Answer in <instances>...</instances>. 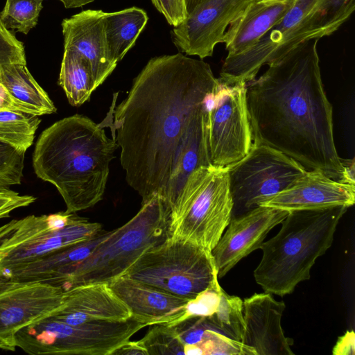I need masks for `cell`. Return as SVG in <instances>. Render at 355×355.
I'll use <instances>...</instances> for the list:
<instances>
[{
  "label": "cell",
  "mask_w": 355,
  "mask_h": 355,
  "mask_svg": "<svg viewBox=\"0 0 355 355\" xmlns=\"http://www.w3.org/2000/svg\"><path fill=\"white\" fill-rule=\"evenodd\" d=\"M219 85L209 64L182 53L151 58L126 98L111 108L128 185L141 203L159 196L171 209L189 175L209 163L208 112Z\"/></svg>",
  "instance_id": "obj_1"
},
{
  "label": "cell",
  "mask_w": 355,
  "mask_h": 355,
  "mask_svg": "<svg viewBox=\"0 0 355 355\" xmlns=\"http://www.w3.org/2000/svg\"><path fill=\"white\" fill-rule=\"evenodd\" d=\"M305 40L246 84L253 143L275 148L306 170L354 183V167L338 154L333 110L322 82L317 44Z\"/></svg>",
  "instance_id": "obj_2"
},
{
  "label": "cell",
  "mask_w": 355,
  "mask_h": 355,
  "mask_svg": "<svg viewBox=\"0 0 355 355\" xmlns=\"http://www.w3.org/2000/svg\"><path fill=\"white\" fill-rule=\"evenodd\" d=\"M118 144L102 125L75 114L45 129L33 154L36 175L55 187L66 211L89 209L103 199Z\"/></svg>",
  "instance_id": "obj_3"
},
{
  "label": "cell",
  "mask_w": 355,
  "mask_h": 355,
  "mask_svg": "<svg viewBox=\"0 0 355 355\" xmlns=\"http://www.w3.org/2000/svg\"><path fill=\"white\" fill-rule=\"evenodd\" d=\"M348 207L289 211L279 232L263 241L262 258L254 271L265 292L283 297L311 277L316 259L331 246L337 225Z\"/></svg>",
  "instance_id": "obj_4"
},
{
  "label": "cell",
  "mask_w": 355,
  "mask_h": 355,
  "mask_svg": "<svg viewBox=\"0 0 355 355\" xmlns=\"http://www.w3.org/2000/svg\"><path fill=\"white\" fill-rule=\"evenodd\" d=\"M170 218L171 209L160 196L141 203L131 219L110 231L76 267L64 291L85 284H109L124 275L142 254L170 237Z\"/></svg>",
  "instance_id": "obj_5"
},
{
  "label": "cell",
  "mask_w": 355,
  "mask_h": 355,
  "mask_svg": "<svg viewBox=\"0 0 355 355\" xmlns=\"http://www.w3.org/2000/svg\"><path fill=\"white\" fill-rule=\"evenodd\" d=\"M232 211L227 167L201 166L189 175L171 209L170 237L211 252Z\"/></svg>",
  "instance_id": "obj_6"
},
{
  "label": "cell",
  "mask_w": 355,
  "mask_h": 355,
  "mask_svg": "<svg viewBox=\"0 0 355 355\" xmlns=\"http://www.w3.org/2000/svg\"><path fill=\"white\" fill-rule=\"evenodd\" d=\"M320 0H297L291 9L245 51L227 55L218 80L227 85L248 83L261 68L288 53L302 42L333 34L341 26L320 6Z\"/></svg>",
  "instance_id": "obj_7"
},
{
  "label": "cell",
  "mask_w": 355,
  "mask_h": 355,
  "mask_svg": "<svg viewBox=\"0 0 355 355\" xmlns=\"http://www.w3.org/2000/svg\"><path fill=\"white\" fill-rule=\"evenodd\" d=\"M66 211L29 215L0 226V279L60 248L88 240L103 230Z\"/></svg>",
  "instance_id": "obj_8"
},
{
  "label": "cell",
  "mask_w": 355,
  "mask_h": 355,
  "mask_svg": "<svg viewBox=\"0 0 355 355\" xmlns=\"http://www.w3.org/2000/svg\"><path fill=\"white\" fill-rule=\"evenodd\" d=\"M124 275L187 300L218 279L211 251L171 237L142 254Z\"/></svg>",
  "instance_id": "obj_9"
},
{
  "label": "cell",
  "mask_w": 355,
  "mask_h": 355,
  "mask_svg": "<svg viewBox=\"0 0 355 355\" xmlns=\"http://www.w3.org/2000/svg\"><path fill=\"white\" fill-rule=\"evenodd\" d=\"M148 325L134 317L119 322H89L78 325L48 315L15 334L16 347L28 354L112 355Z\"/></svg>",
  "instance_id": "obj_10"
},
{
  "label": "cell",
  "mask_w": 355,
  "mask_h": 355,
  "mask_svg": "<svg viewBox=\"0 0 355 355\" xmlns=\"http://www.w3.org/2000/svg\"><path fill=\"white\" fill-rule=\"evenodd\" d=\"M227 168L232 217L259 207L261 202L291 186L306 171L282 152L254 143L242 159Z\"/></svg>",
  "instance_id": "obj_11"
},
{
  "label": "cell",
  "mask_w": 355,
  "mask_h": 355,
  "mask_svg": "<svg viewBox=\"0 0 355 355\" xmlns=\"http://www.w3.org/2000/svg\"><path fill=\"white\" fill-rule=\"evenodd\" d=\"M207 143L209 163L216 167L230 166L249 153L253 140L246 83L227 85L219 80L209 108Z\"/></svg>",
  "instance_id": "obj_12"
},
{
  "label": "cell",
  "mask_w": 355,
  "mask_h": 355,
  "mask_svg": "<svg viewBox=\"0 0 355 355\" xmlns=\"http://www.w3.org/2000/svg\"><path fill=\"white\" fill-rule=\"evenodd\" d=\"M64 293L42 282L0 279V349L15 352L16 333L58 308Z\"/></svg>",
  "instance_id": "obj_13"
},
{
  "label": "cell",
  "mask_w": 355,
  "mask_h": 355,
  "mask_svg": "<svg viewBox=\"0 0 355 355\" xmlns=\"http://www.w3.org/2000/svg\"><path fill=\"white\" fill-rule=\"evenodd\" d=\"M254 0H205L188 13L171 31V39L180 53L212 55L215 46L223 43L230 23Z\"/></svg>",
  "instance_id": "obj_14"
},
{
  "label": "cell",
  "mask_w": 355,
  "mask_h": 355,
  "mask_svg": "<svg viewBox=\"0 0 355 355\" xmlns=\"http://www.w3.org/2000/svg\"><path fill=\"white\" fill-rule=\"evenodd\" d=\"M289 211L259 206L234 216L211 250L218 278L223 277L243 258L259 249L268 233Z\"/></svg>",
  "instance_id": "obj_15"
},
{
  "label": "cell",
  "mask_w": 355,
  "mask_h": 355,
  "mask_svg": "<svg viewBox=\"0 0 355 355\" xmlns=\"http://www.w3.org/2000/svg\"><path fill=\"white\" fill-rule=\"evenodd\" d=\"M354 202V183L334 180L318 170H306L291 186L259 206L291 211L336 206L349 207Z\"/></svg>",
  "instance_id": "obj_16"
},
{
  "label": "cell",
  "mask_w": 355,
  "mask_h": 355,
  "mask_svg": "<svg viewBox=\"0 0 355 355\" xmlns=\"http://www.w3.org/2000/svg\"><path fill=\"white\" fill-rule=\"evenodd\" d=\"M286 305L271 293H254L243 301L244 330L241 342L257 355H293V340L286 337L281 320Z\"/></svg>",
  "instance_id": "obj_17"
},
{
  "label": "cell",
  "mask_w": 355,
  "mask_h": 355,
  "mask_svg": "<svg viewBox=\"0 0 355 355\" xmlns=\"http://www.w3.org/2000/svg\"><path fill=\"white\" fill-rule=\"evenodd\" d=\"M105 13L101 10H86L62 22L64 50L77 52L89 62L96 88L117 64L107 42Z\"/></svg>",
  "instance_id": "obj_18"
},
{
  "label": "cell",
  "mask_w": 355,
  "mask_h": 355,
  "mask_svg": "<svg viewBox=\"0 0 355 355\" xmlns=\"http://www.w3.org/2000/svg\"><path fill=\"white\" fill-rule=\"evenodd\" d=\"M48 315L72 325L119 322L132 317L128 308L107 284L80 285L64 291L62 303Z\"/></svg>",
  "instance_id": "obj_19"
},
{
  "label": "cell",
  "mask_w": 355,
  "mask_h": 355,
  "mask_svg": "<svg viewBox=\"0 0 355 355\" xmlns=\"http://www.w3.org/2000/svg\"><path fill=\"white\" fill-rule=\"evenodd\" d=\"M132 317L151 326L173 325L183 314L187 300L123 275L109 284Z\"/></svg>",
  "instance_id": "obj_20"
},
{
  "label": "cell",
  "mask_w": 355,
  "mask_h": 355,
  "mask_svg": "<svg viewBox=\"0 0 355 355\" xmlns=\"http://www.w3.org/2000/svg\"><path fill=\"white\" fill-rule=\"evenodd\" d=\"M109 232L103 230L88 240L60 248L13 270L0 279L38 282L62 288L64 291L76 267L107 237Z\"/></svg>",
  "instance_id": "obj_21"
},
{
  "label": "cell",
  "mask_w": 355,
  "mask_h": 355,
  "mask_svg": "<svg viewBox=\"0 0 355 355\" xmlns=\"http://www.w3.org/2000/svg\"><path fill=\"white\" fill-rule=\"evenodd\" d=\"M297 0H254L229 25L223 43L227 55L239 54L256 43L291 9Z\"/></svg>",
  "instance_id": "obj_22"
},
{
  "label": "cell",
  "mask_w": 355,
  "mask_h": 355,
  "mask_svg": "<svg viewBox=\"0 0 355 355\" xmlns=\"http://www.w3.org/2000/svg\"><path fill=\"white\" fill-rule=\"evenodd\" d=\"M0 83L32 114L40 116L56 112L53 102L36 82L26 64L14 63L1 66Z\"/></svg>",
  "instance_id": "obj_23"
},
{
  "label": "cell",
  "mask_w": 355,
  "mask_h": 355,
  "mask_svg": "<svg viewBox=\"0 0 355 355\" xmlns=\"http://www.w3.org/2000/svg\"><path fill=\"white\" fill-rule=\"evenodd\" d=\"M107 45L114 60L121 61L145 27L148 17L144 10L132 7L105 13Z\"/></svg>",
  "instance_id": "obj_24"
},
{
  "label": "cell",
  "mask_w": 355,
  "mask_h": 355,
  "mask_svg": "<svg viewBox=\"0 0 355 355\" xmlns=\"http://www.w3.org/2000/svg\"><path fill=\"white\" fill-rule=\"evenodd\" d=\"M58 83L75 107L87 101L96 89L89 62L71 50L64 51Z\"/></svg>",
  "instance_id": "obj_25"
},
{
  "label": "cell",
  "mask_w": 355,
  "mask_h": 355,
  "mask_svg": "<svg viewBox=\"0 0 355 355\" xmlns=\"http://www.w3.org/2000/svg\"><path fill=\"white\" fill-rule=\"evenodd\" d=\"M41 122L39 116L19 111H0V141L26 152Z\"/></svg>",
  "instance_id": "obj_26"
},
{
  "label": "cell",
  "mask_w": 355,
  "mask_h": 355,
  "mask_svg": "<svg viewBox=\"0 0 355 355\" xmlns=\"http://www.w3.org/2000/svg\"><path fill=\"white\" fill-rule=\"evenodd\" d=\"M44 0H6L0 18L13 33L27 35L37 22Z\"/></svg>",
  "instance_id": "obj_27"
},
{
  "label": "cell",
  "mask_w": 355,
  "mask_h": 355,
  "mask_svg": "<svg viewBox=\"0 0 355 355\" xmlns=\"http://www.w3.org/2000/svg\"><path fill=\"white\" fill-rule=\"evenodd\" d=\"M184 354L257 355L253 348L241 341L209 329L205 331L202 341L185 349Z\"/></svg>",
  "instance_id": "obj_28"
},
{
  "label": "cell",
  "mask_w": 355,
  "mask_h": 355,
  "mask_svg": "<svg viewBox=\"0 0 355 355\" xmlns=\"http://www.w3.org/2000/svg\"><path fill=\"white\" fill-rule=\"evenodd\" d=\"M139 340L148 355L184 354V347L173 326L157 324Z\"/></svg>",
  "instance_id": "obj_29"
},
{
  "label": "cell",
  "mask_w": 355,
  "mask_h": 355,
  "mask_svg": "<svg viewBox=\"0 0 355 355\" xmlns=\"http://www.w3.org/2000/svg\"><path fill=\"white\" fill-rule=\"evenodd\" d=\"M25 153L0 141V191L21 184Z\"/></svg>",
  "instance_id": "obj_30"
},
{
  "label": "cell",
  "mask_w": 355,
  "mask_h": 355,
  "mask_svg": "<svg viewBox=\"0 0 355 355\" xmlns=\"http://www.w3.org/2000/svg\"><path fill=\"white\" fill-rule=\"evenodd\" d=\"M14 63L26 64L24 46L0 18V67Z\"/></svg>",
  "instance_id": "obj_31"
},
{
  "label": "cell",
  "mask_w": 355,
  "mask_h": 355,
  "mask_svg": "<svg viewBox=\"0 0 355 355\" xmlns=\"http://www.w3.org/2000/svg\"><path fill=\"white\" fill-rule=\"evenodd\" d=\"M36 200L31 195H21L9 189L0 191V220L8 218L15 209L29 206Z\"/></svg>",
  "instance_id": "obj_32"
},
{
  "label": "cell",
  "mask_w": 355,
  "mask_h": 355,
  "mask_svg": "<svg viewBox=\"0 0 355 355\" xmlns=\"http://www.w3.org/2000/svg\"><path fill=\"white\" fill-rule=\"evenodd\" d=\"M152 3L174 27L182 23L187 16L185 0H151Z\"/></svg>",
  "instance_id": "obj_33"
},
{
  "label": "cell",
  "mask_w": 355,
  "mask_h": 355,
  "mask_svg": "<svg viewBox=\"0 0 355 355\" xmlns=\"http://www.w3.org/2000/svg\"><path fill=\"white\" fill-rule=\"evenodd\" d=\"M355 353V337L353 330L347 331L340 336L333 348L334 355H354Z\"/></svg>",
  "instance_id": "obj_34"
},
{
  "label": "cell",
  "mask_w": 355,
  "mask_h": 355,
  "mask_svg": "<svg viewBox=\"0 0 355 355\" xmlns=\"http://www.w3.org/2000/svg\"><path fill=\"white\" fill-rule=\"evenodd\" d=\"M19 111L31 113V111L21 103L16 100L0 83V111Z\"/></svg>",
  "instance_id": "obj_35"
},
{
  "label": "cell",
  "mask_w": 355,
  "mask_h": 355,
  "mask_svg": "<svg viewBox=\"0 0 355 355\" xmlns=\"http://www.w3.org/2000/svg\"><path fill=\"white\" fill-rule=\"evenodd\" d=\"M148 355L146 349L141 346L139 340H130L116 348L112 355Z\"/></svg>",
  "instance_id": "obj_36"
},
{
  "label": "cell",
  "mask_w": 355,
  "mask_h": 355,
  "mask_svg": "<svg viewBox=\"0 0 355 355\" xmlns=\"http://www.w3.org/2000/svg\"><path fill=\"white\" fill-rule=\"evenodd\" d=\"M66 8H78L89 3L94 0H59Z\"/></svg>",
  "instance_id": "obj_37"
},
{
  "label": "cell",
  "mask_w": 355,
  "mask_h": 355,
  "mask_svg": "<svg viewBox=\"0 0 355 355\" xmlns=\"http://www.w3.org/2000/svg\"><path fill=\"white\" fill-rule=\"evenodd\" d=\"M203 1L205 0H185L187 13L191 12L197 5H198Z\"/></svg>",
  "instance_id": "obj_38"
}]
</instances>
